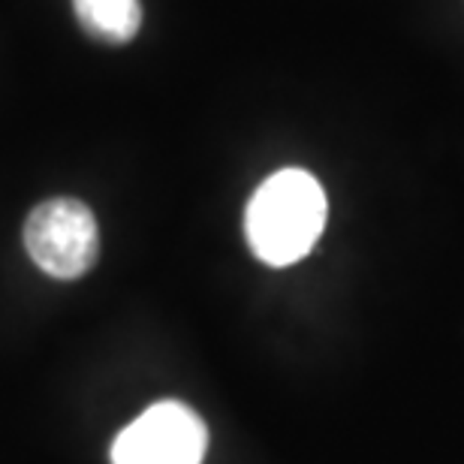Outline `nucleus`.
I'll use <instances>...</instances> for the list:
<instances>
[{"label":"nucleus","mask_w":464,"mask_h":464,"mask_svg":"<svg viewBox=\"0 0 464 464\" xmlns=\"http://www.w3.org/2000/svg\"><path fill=\"white\" fill-rule=\"evenodd\" d=\"M326 227V193L304 169H281L247 202L245 236L256 259L284 268L299 263Z\"/></svg>","instance_id":"obj_1"},{"label":"nucleus","mask_w":464,"mask_h":464,"mask_svg":"<svg viewBox=\"0 0 464 464\" xmlns=\"http://www.w3.org/2000/svg\"><path fill=\"white\" fill-rule=\"evenodd\" d=\"M24 247L45 275L72 281L91 272L100 254L97 218L82 199L54 197L24 220Z\"/></svg>","instance_id":"obj_2"},{"label":"nucleus","mask_w":464,"mask_h":464,"mask_svg":"<svg viewBox=\"0 0 464 464\" xmlns=\"http://www.w3.org/2000/svg\"><path fill=\"white\" fill-rule=\"evenodd\" d=\"M208 429L193 407L160 401L136 416L112 443V464H202Z\"/></svg>","instance_id":"obj_3"},{"label":"nucleus","mask_w":464,"mask_h":464,"mask_svg":"<svg viewBox=\"0 0 464 464\" xmlns=\"http://www.w3.org/2000/svg\"><path fill=\"white\" fill-rule=\"evenodd\" d=\"M72 13L82 31L106 45H124L142 27L139 0H72Z\"/></svg>","instance_id":"obj_4"}]
</instances>
